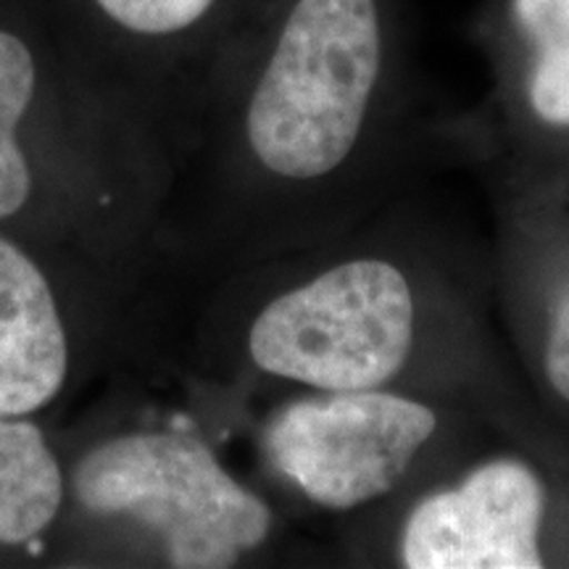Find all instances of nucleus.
<instances>
[{"label": "nucleus", "instance_id": "nucleus-1", "mask_svg": "<svg viewBox=\"0 0 569 569\" xmlns=\"http://www.w3.org/2000/svg\"><path fill=\"white\" fill-rule=\"evenodd\" d=\"M467 113H430L407 0H264L213 67L159 256L184 296L338 238L467 161Z\"/></svg>", "mask_w": 569, "mask_h": 569}, {"label": "nucleus", "instance_id": "nucleus-2", "mask_svg": "<svg viewBox=\"0 0 569 569\" xmlns=\"http://www.w3.org/2000/svg\"><path fill=\"white\" fill-rule=\"evenodd\" d=\"M496 319L490 246L415 190L338 238L184 298L167 372L219 432L248 430L259 396L375 388L465 396L519 430L561 432Z\"/></svg>", "mask_w": 569, "mask_h": 569}, {"label": "nucleus", "instance_id": "nucleus-3", "mask_svg": "<svg viewBox=\"0 0 569 569\" xmlns=\"http://www.w3.org/2000/svg\"><path fill=\"white\" fill-rule=\"evenodd\" d=\"M174 163L77 63L38 0H0V230L130 274H167Z\"/></svg>", "mask_w": 569, "mask_h": 569}, {"label": "nucleus", "instance_id": "nucleus-4", "mask_svg": "<svg viewBox=\"0 0 569 569\" xmlns=\"http://www.w3.org/2000/svg\"><path fill=\"white\" fill-rule=\"evenodd\" d=\"M127 380L56 430L67 496L53 567H274L298 557L290 511L240 478L213 425L130 411Z\"/></svg>", "mask_w": 569, "mask_h": 569}, {"label": "nucleus", "instance_id": "nucleus-5", "mask_svg": "<svg viewBox=\"0 0 569 569\" xmlns=\"http://www.w3.org/2000/svg\"><path fill=\"white\" fill-rule=\"evenodd\" d=\"M332 565L569 569V438L490 427L403 493L336 522Z\"/></svg>", "mask_w": 569, "mask_h": 569}, {"label": "nucleus", "instance_id": "nucleus-6", "mask_svg": "<svg viewBox=\"0 0 569 569\" xmlns=\"http://www.w3.org/2000/svg\"><path fill=\"white\" fill-rule=\"evenodd\" d=\"M490 427L569 438L519 430L472 398L398 388L274 396L248 432L259 480L290 517L340 522L403 493Z\"/></svg>", "mask_w": 569, "mask_h": 569}, {"label": "nucleus", "instance_id": "nucleus-7", "mask_svg": "<svg viewBox=\"0 0 569 569\" xmlns=\"http://www.w3.org/2000/svg\"><path fill=\"white\" fill-rule=\"evenodd\" d=\"M77 63L184 151L209 77L264 0H38Z\"/></svg>", "mask_w": 569, "mask_h": 569}, {"label": "nucleus", "instance_id": "nucleus-8", "mask_svg": "<svg viewBox=\"0 0 569 569\" xmlns=\"http://www.w3.org/2000/svg\"><path fill=\"white\" fill-rule=\"evenodd\" d=\"M490 96L475 113L469 169L569 196V0H486L475 19Z\"/></svg>", "mask_w": 569, "mask_h": 569}, {"label": "nucleus", "instance_id": "nucleus-9", "mask_svg": "<svg viewBox=\"0 0 569 569\" xmlns=\"http://www.w3.org/2000/svg\"><path fill=\"white\" fill-rule=\"evenodd\" d=\"M490 269L509 353L543 417L569 436V196L482 180Z\"/></svg>", "mask_w": 569, "mask_h": 569}, {"label": "nucleus", "instance_id": "nucleus-10", "mask_svg": "<svg viewBox=\"0 0 569 569\" xmlns=\"http://www.w3.org/2000/svg\"><path fill=\"white\" fill-rule=\"evenodd\" d=\"M63 496L56 427L32 417H0V567L51 561Z\"/></svg>", "mask_w": 569, "mask_h": 569}]
</instances>
